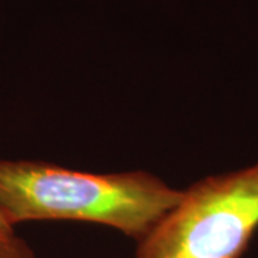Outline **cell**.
I'll list each match as a JSON object with an SVG mask.
<instances>
[{"mask_svg": "<svg viewBox=\"0 0 258 258\" xmlns=\"http://www.w3.org/2000/svg\"><path fill=\"white\" fill-rule=\"evenodd\" d=\"M179 195L147 171L93 174L43 161H0V214L13 228L28 221L92 222L139 241Z\"/></svg>", "mask_w": 258, "mask_h": 258, "instance_id": "1", "label": "cell"}, {"mask_svg": "<svg viewBox=\"0 0 258 258\" xmlns=\"http://www.w3.org/2000/svg\"><path fill=\"white\" fill-rule=\"evenodd\" d=\"M258 231V161L205 176L138 241L135 258H241Z\"/></svg>", "mask_w": 258, "mask_h": 258, "instance_id": "2", "label": "cell"}, {"mask_svg": "<svg viewBox=\"0 0 258 258\" xmlns=\"http://www.w3.org/2000/svg\"><path fill=\"white\" fill-rule=\"evenodd\" d=\"M0 258H37L35 251L23 238L10 232L0 235Z\"/></svg>", "mask_w": 258, "mask_h": 258, "instance_id": "3", "label": "cell"}, {"mask_svg": "<svg viewBox=\"0 0 258 258\" xmlns=\"http://www.w3.org/2000/svg\"><path fill=\"white\" fill-rule=\"evenodd\" d=\"M15 228L10 225L9 222L6 221L5 218H3V215L0 214V235H5V234H10V232H13Z\"/></svg>", "mask_w": 258, "mask_h": 258, "instance_id": "4", "label": "cell"}]
</instances>
